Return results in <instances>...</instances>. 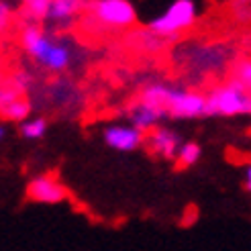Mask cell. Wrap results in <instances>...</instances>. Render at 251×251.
<instances>
[{"mask_svg":"<svg viewBox=\"0 0 251 251\" xmlns=\"http://www.w3.org/2000/svg\"><path fill=\"white\" fill-rule=\"evenodd\" d=\"M168 92H170V88L168 86H149L147 90L143 92L141 100L139 102L147 108H151L155 112H159L161 117H166V104H168Z\"/></svg>","mask_w":251,"mask_h":251,"instance_id":"cell-9","label":"cell"},{"mask_svg":"<svg viewBox=\"0 0 251 251\" xmlns=\"http://www.w3.org/2000/svg\"><path fill=\"white\" fill-rule=\"evenodd\" d=\"M90 15L104 29H127L137 23V12L127 0H98L90 4Z\"/></svg>","mask_w":251,"mask_h":251,"instance_id":"cell-3","label":"cell"},{"mask_svg":"<svg viewBox=\"0 0 251 251\" xmlns=\"http://www.w3.org/2000/svg\"><path fill=\"white\" fill-rule=\"evenodd\" d=\"M21 39H23V47L27 49V51L39 61H43V57L47 55V51L51 49L53 41L49 39V37L37 27V25H27V27L23 29V35H21Z\"/></svg>","mask_w":251,"mask_h":251,"instance_id":"cell-8","label":"cell"},{"mask_svg":"<svg viewBox=\"0 0 251 251\" xmlns=\"http://www.w3.org/2000/svg\"><path fill=\"white\" fill-rule=\"evenodd\" d=\"M131 119H133V127L137 131L145 133L147 129L155 127V123L161 119V115H159V112H155V110H151V108L143 106L141 102H137L133 106V110H131Z\"/></svg>","mask_w":251,"mask_h":251,"instance_id":"cell-10","label":"cell"},{"mask_svg":"<svg viewBox=\"0 0 251 251\" xmlns=\"http://www.w3.org/2000/svg\"><path fill=\"white\" fill-rule=\"evenodd\" d=\"M200 159V145L194 141H188L184 145H180L178 155H176V164L178 168H190Z\"/></svg>","mask_w":251,"mask_h":251,"instance_id":"cell-13","label":"cell"},{"mask_svg":"<svg viewBox=\"0 0 251 251\" xmlns=\"http://www.w3.org/2000/svg\"><path fill=\"white\" fill-rule=\"evenodd\" d=\"M70 196L68 188L59 182L57 174H41L35 176L27 186V198L33 202H41V204H57L64 202Z\"/></svg>","mask_w":251,"mask_h":251,"instance_id":"cell-4","label":"cell"},{"mask_svg":"<svg viewBox=\"0 0 251 251\" xmlns=\"http://www.w3.org/2000/svg\"><path fill=\"white\" fill-rule=\"evenodd\" d=\"M82 2L76 0H55V2H49V12L47 17L53 21H70L82 10Z\"/></svg>","mask_w":251,"mask_h":251,"instance_id":"cell-11","label":"cell"},{"mask_svg":"<svg viewBox=\"0 0 251 251\" xmlns=\"http://www.w3.org/2000/svg\"><path fill=\"white\" fill-rule=\"evenodd\" d=\"M196 23V6L192 0H176V2L157 19L149 23V31L155 33L161 39L174 37L186 29L194 27Z\"/></svg>","mask_w":251,"mask_h":251,"instance_id":"cell-2","label":"cell"},{"mask_svg":"<svg viewBox=\"0 0 251 251\" xmlns=\"http://www.w3.org/2000/svg\"><path fill=\"white\" fill-rule=\"evenodd\" d=\"M233 80L239 82L245 88H249V84H251V64H249V59H243V61L237 64L235 74H233Z\"/></svg>","mask_w":251,"mask_h":251,"instance_id":"cell-16","label":"cell"},{"mask_svg":"<svg viewBox=\"0 0 251 251\" xmlns=\"http://www.w3.org/2000/svg\"><path fill=\"white\" fill-rule=\"evenodd\" d=\"M47 131V123L45 119H33V121H27L21 125V133L27 137V139H39L43 137Z\"/></svg>","mask_w":251,"mask_h":251,"instance_id":"cell-15","label":"cell"},{"mask_svg":"<svg viewBox=\"0 0 251 251\" xmlns=\"http://www.w3.org/2000/svg\"><path fill=\"white\" fill-rule=\"evenodd\" d=\"M243 184H245V190H249V184H251V170H249V166H247V170H245V180H243Z\"/></svg>","mask_w":251,"mask_h":251,"instance_id":"cell-19","label":"cell"},{"mask_svg":"<svg viewBox=\"0 0 251 251\" xmlns=\"http://www.w3.org/2000/svg\"><path fill=\"white\" fill-rule=\"evenodd\" d=\"M17 86H19V90H25V88L29 86V76H25V74H17Z\"/></svg>","mask_w":251,"mask_h":251,"instance_id":"cell-18","label":"cell"},{"mask_svg":"<svg viewBox=\"0 0 251 251\" xmlns=\"http://www.w3.org/2000/svg\"><path fill=\"white\" fill-rule=\"evenodd\" d=\"M104 141L119 151H133L143 141H145V133L137 131L135 127H125V125H115L104 131Z\"/></svg>","mask_w":251,"mask_h":251,"instance_id":"cell-6","label":"cell"},{"mask_svg":"<svg viewBox=\"0 0 251 251\" xmlns=\"http://www.w3.org/2000/svg\"><path fill=\"white\" fill-rule=\"evenodd\" d=\"M249 110H251L249 88L241 86L235 80L215 88L208 96H204V115L235 117V115H247Z\"/></svg>","mask_w":251,"mask_h":251,"instance_id":"cell-1","label":"cell"},{"mask_svg":"<svg viewBox=\"0 0 251 251\" xmlns=\"http://www.w3.org/2000/svg\"><path fill=\"white\" fill-rule=\"evenodd\" d=\"M166 115L174 119H194L204 115V96L186 90H172L170 88Z\"/></svg>","mask_w":251,"mask_h":251,"instance_id":"cell-5","label":"cell"},{"mask_svg":"<svg viewBox=\"0 0 251 251\" xmlns=\"http://www.w3.org/2000/svg\"><path fill=\"white\" fill-rule=\"evenodd\" d=\"M29 112H31L29 100H25L21 96L12 98L10 102H6L4 106H0V115L6 117L8 121H25L29 117Z\"/></svg>","mask_w":251,"mask_h":251,"instance_id":"cell-12","label":"cell"},{"mask_svg":"<svg viewBox=\"0 0 251 251\" xmlns=\"http://www.w3.org/2000/svg\"><path fill=\"white\" fill-rule=\"evenodd\" d=\"M25 12H27V17L31 19V25L35 21H43V19H47L49 2L47 0H29V2H25Z\"/></svg>","mask_w":251,"mask_h":251,"instance_id":"cell-14","label":"cell"},{"mask_svg":"<svg viewBox=\"0 0 251 251\" xmlns=\"http://www.w3.org/2000/svg\"><path fill=\"white\" fill-rule=\"evenodd\" d=\"M145 139L149 141V147H151L153 153L166 157V159H174L176 155H178V149L182 145L180 137L170 129H153Z\"/></svg>","mask_w":251,"mask_h":251,"instance_id":"cell-7","label":"cell"},{"mask_svg":"<svg viewBox=\"0 0 251 251\" xmlns=\"http://www.w3.org/2000/svg\"><path fill=\"white\" fill-rule=\"evenodd\" d=\"M8 17H10V8L6 4L0 2V29H2L4 25L8 23Z\"/></svg>","mask_w":251,"mask_h":251,"instance_id":"cell-17","label":"cell"},{"mask_svg":"<svg viewBox=\"0 0 251 251\" xmlns=\"http://www.w3.org/2000/svg\"><path fill=\"white\" fill-rule=\"evenodd\" d=\"M2 137H4V127L0 125V139H2Z\"/></svg>","mask_w":251,"mask_h":251,"instance_id":"cell-20","label":"cell"}]
</instances>
